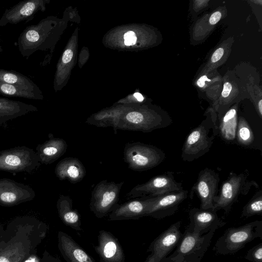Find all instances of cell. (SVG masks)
<instances>
[{"label":"cell","instance_id":"1","mask_svg":"<svg viewBox=\"0 0 262 262\" xmlns=\"http://www.w3.org/2000/svg\"><path fill=\"white\" fill-rule=\"evenodd\" d=\"M48 226L31 215L17 216L9 221L0 243V262H21L45 238Z\"/></svg>","mask_w":262,"mask_h":262},{"label":"cell","instance_id":"2","mask_svg":"<svg viewBox=\"0 0 262 262\" xmlns=\"http://www.w3.org/2000/svg\"><path fill=\"white\" fill-rule=\"evenodd\" d=\"M217 135L216 118L207 117L187 136L182 149V160L190 162L202 157L210 150Z\"/></svg>","mask_w":262,"mask_h":262},{"label":"cell","instance_id":"3","mask_svg":"<svg viewBox=\"0 0 262 262\" xmlns=\"http://www.w3.org/2000/svg\"><path fill=\"white\" fill-rule=\"evenodd\" d=\"M258 237L262 238V221L227 228L216 242L213 250L221 255L233 254Z\"/></svg>","mask_w":262,"mask_h":262},{"label":"cell","instance_id":"4","mask_svg":"<svg viewBox=\"0 0 262 262\" xmlns=\"http://www.w3.org/2000/svg\"><path fill=\"white\" fill-rule=\"evenodd\" d=\"M211 230L201 235L187 227L174 252L163 262H200L214 234Z\"/></svg>","mask_w":262,"mask_h":262},{"label":"cell","instance_id":"5","mask_svg":"<svg viewBox=\"0 0 262 262\" xmlns=\"http://www.w3.org/2000/svg\"><path fill=\"white\" fill-rule=\"evenodd\" d=\"M253 186L258 187L256 182L248 180L246 173L231 172L222 184L212 209L216 211L223 209L228 214L239 196L246 195Z\"/></svg>","mask_w":262,"mask_h":262},{"label":"cell","instance_id":"6","mask_svg":"<svg viewBox=\"0 0 262 262\" xmlns=\"http://www.w3.org/2000/svg\"><path fill=\"white\" fill-rule=\"evenodd\" d=\"M124 161L128 167L135 171H142L152 169L165 159L164 152L151 144L140 142H128L123 151Z\"/></svg>","mask_w":262,"mask_h":262},{"label":"cell","instance_id":"7","mask_svg":"<svg viewBox=\"0 0 262 262\" xmlns=\"http://www.w3.org/2000/svg\"><path fill=\"white\" fill-rule=\"evenodd\" d=\"M40 164L36 152L25 146L0 151V170L2 171L31 172Z\"/></svg>","mask_w":262,"mask_h":262},{"label":"cell","instance_id":"8","mask_svg":"<svg viewBox=\"0 0 262 262\" xmlns=\"http://www.w3.org/2000/svg\"><path fill=\"white\" fill-rule=\"evenodd\" d=\"M183 189L182 183L175 180L173 172L167 171L151 178L143 184L135 186L125 197L129 200L150 198Z\"/></svg>","mask_w":262,"mask_h":262},{"label":"cell","instance_id":"9","mask_svg":"<svg viewBox=\"0 0 262 262\" xmlns=\"http://www.w3.org/2000/svg\"><path fill=\"white\" fill-rule=\"evenodd\" d=\"M171 123V120L169 118L160 114L133 111L120 117L117 129L149 133L165 128Z\"/></svg>","mask_w":262,"mask_h":262},{"label":"cell","instance_id":"10","mask_svg":"<svg viewBox=\"0 0 262 262\" xmlns=\"http://www.w3.org/2000/svg\"><path fill=\"white\" fill-rule=\"evenodd\" d=\"M124 182L116 183L102 180L95 185L91 193L90 208L98 218L111 212L119 200Z\"/></svg>","mask_w":262,"mask_h":262},{"label":"cell","instance_id":"11","mask_svg":"<svg viewBox=\"0 0 262 262\" xmlns=\"http://www.w3.org/2000/svg\"><path fill=\"white\" fill-rule=\"evenodd\" d=\"M181 226V221L174 223L154 239L148 250L151 253L145 262H163L169 256L183 237Z\"/></svg>","mask_w":262,"mask_h":262},{"label":"cell","instance_id":"12","mask_svg":"<svg viewBox=\"0 0 262 262\" xmlns=\"http://www.w3.org/2000/svg\"><path fill=\"white\" fill-rule=\"evenodd\" d=\"M220 180L219 174L214 170L208 167L202 169L190 190L189 198L192 199L196 193L200 200L201 209H212L214 199L218 194Z\"/></svg>","mask_w":262,"mask_h":262},{"label":"cell","instance_id":"13","mask_svg":"<svg viewBox=\"0 0 262 262\" xmlns=\"http://www.w3.org/2000/svg\"><path fill=\"white\" fill-rule=\"evenodd\" d=\"M35 196L29 186L8 178L0 179V205L12 207L30 201Z\"/></svg>","mask_w":262,"mask_h":262},{"label":"cell","instance_id":"14","mask_svg":"<svg viewBox=\"0 0 262 262\" xmlns=\"http://www.w3.org/2000/svg\"><path fill=\"white\" fill-rule=\"evenodd\" d=\"M188 196V191L183 189L152 198L146 216L157 219H163L174 214L180 205Z\"/></svg>","mask_w":262,"mask_h":262},{"label":"cell","instance_id":"15","mask_svg":"<svg viewBox=\"0 0 262 262\" xmlns=\"http://www.w3.org/2000/svg\"><path fill=\"white\" fill-rule=\"evenodd\" d=\"M45 2L42 0H24L5 10L0 19V27L8 24L16 25L19 23L33 19L38 11L45 8Z\"/></svg>","mask_w":262,"mask_h":262},{"label":"cell","instance_id":"16","mask_svg":"<svg viewBox=\"0 0 262 262\" xmlns=\"http://www.w3.org/2000/svg\"><path fill=\"white\" fill-rule=\"evenodd\" d=\"M216 212L212 209L191 208L189 212L190 223L187 227L201 235L211 230L215 231L226 224L218 216Z\"/></svg>","mask_w":262,"mask_h":262},{"label":"cell","instance_id":"17","mask_svg":"<svg viewBox=\"0 0 262 262\" xmlns=\"http://www.w3.org/2000/svg\"><path fill=\"white\" fill-rule=\"evenodd\" d=\"M152 198L137 199L119 205L112 209L109 215L110 221L137 220L146 216Z\"/></svg>","mask_w":262,"mask_h":262},{"label":"cell","instance_id":"18","mask_svg":"<svg viewBox=\"0 0 262 262\" xmlns=\"http://www.w3.org/2000/svg\"><path fill=\"white\" fill-rule=\"evenodd\" d=\"M95 250L102 262H124L125 257L118 240L111 233L101 230Z\"/></svg>","mask_w":262,"mask_h":262},{"label":"cell","instance_id":"19","mask_svg":"<svg viewBox=\"0 0 262 262\" xmlns=\"http://www.w3.org/2000/svg\"><path fill=\"white\" fill-rule=\"evenodd\" d=\"M58 247L67 262H95L70 235L62 231L58 232Z\"/></svg>","mask_w":262,"mask_h":262},{"label":"cell","instance_id":"20","mask_svg":"<svg viewBox=\"0 0 262 262\" xmlns=\"http://www.w3.org/2000/svg\"><path fill=\"white\" fill-rule=\"evenodd\" d=\"M55 174L60 180H68L71 183L80 182L86 174V169L76 158L67 157L60 160L55 168Z\"/></svg>","mask_w":262,"mask_h":262},{"label":"cell","instance_id":"21","mask_svg":"<svg viewBox=\"0 0 262 262\" xmlns=\"http://www.w3.org/2000/svg\"><path fill=\"white\" fill-rule=\"evenodd\" d=\"M66 141L59 138H52L36 148L41 164H50L63 155L67 151Z\"/></svg>","mask_w":262,"mask_h":262},{"label":"cell","instance_id":"22","mask_svg":"<svg viewBox=\"0 0 262 262\" xmlns=\"http://www.w3.org/2000/svg\"><path fill=\"white\" fill-rule=\"evenodd\" d=\"M37 111V107L32 104L0 97V125Z\"/></svg>","mask_w":262,"mask_h":262},{"label":"cell","instance_id":"23","mask_svg":"<svg viewBox=\"0 0 262 262\" xmlns=\"http://www.w3.org/2000/svg\"><path fill=\"white\" fill-rule=\"evenodd\" d=\"M56 207L59 217L65 225L76 230H81L80 215L77 211L73 208V201L69 196L60 194Z\"/></svg>","mask_w":262,"mask_h":262},{"label":"cell","instance_id":"24","mask_svg":"<svg viewBox=\"0 0 262 262\" xmlns=\"http://www.w3.org/2000/svg\"><path fill=\"white\" fill-rule=\"evenodd\" d=\"M236 109L232 108L228 111L217 124L218 135L225 141H234L236 139L237 126Z\"/></svg>","mask_w":262,"mask_h":262},{"label":"cell","instance_id":"25","mask_svg":"<svg viewBox=\"0 0 262 262\" xmlns=\"http://www.w3.org/2000/svg\"><path fill=\"white\" fill-rule=\"evenodd\" d=\"M0 81L41 93L37 85L29 77L13 70L0 69Z\"/></svg>","mask_w":262,"mask_h":262},{"label":"cell","instance_id":"26","mask_svg":"<svg viewBox=\"0 0 262 262\" xmlns=\"http://www.w3.org/2000/svg\"><path fill=\"white\" fill-rule=\"evenodd\" d=\"M0 94L5 96L33 100L42 99L41 93L34 92L2 81H0Z\"/></svg>","mask_w":262,"mask_h":262},{"label":"cell","instance_id":"27","mask_svg":"<svg viewBox=\"0 0 262 262\" xmlns=\"http://www.w3.org/2000/svg\"><path fill=\"white\" fill-rule=\"evenodd\" d=\"M236 139L240 145L245 146L251 145L254 141V136L251 128L243 118H240L238 121Z\"/></svg>","mask_w":262,"mask_h":262},{"label":"cell","instance_id":"28","mask_svg":"<svg viewBox=\"0 0 262 262\" xmlns=\"http://www.w3.org/2000/svg\"><path fill=\"white\" fill-rule=\"evenodd\" d=\"M262 215V190L257 191L243 207L242 217Z\"/></svg>","mask_w":262,"mask_h":262},{"label":"cell","instance_id":"29","mask_svg":"<svg viewBox=\"0 0 262 262\" xmlns=\"http://www.w3.org/2000/svg\"><path fill=\"white\" fill-rule=\"evenodd\" d=\"M245 258L252 262H262V243L249 250Z\"/></svg>","mask_w":262,"mask_h":262},{"label":"cell","instance_id":"30","mask_svg":"<svg viewBox=\"0 0 262 262\" xmlns=\"http://www.w3.org/2000/svg\"><path fill=\"white\" fill-rule=\"evenodd\" d=\"M124 43L126 46L134 45L136 42V36L133 31H128L124 34Z\"/></svg>","mask_w":262,"mask_h":262},{"label":"cell","instance_id":"31","mask_svg":"<svg viewBox=\"0 0 262 262\" xmlns=\"http://www.w3.org/2000/svg\"><path fill=\"white\" fill-rule=\"evenodd\" d=\"M41 262H61V260L56 257H54L50 254L47 251L45 250L42 254L41 258Z\"/></svg>","mask_w":262,"mask_h":262},{"label":"cell","instance_id":"32","mask_svg":"<svg viewBox=\"0 0 262 262\" xmlns=\"http://www.w3.org/2000/svg\"><path fill=\"white\" fill-rule=\"evenodd\" d=\"M224 54V50L222 48H219L215 51L213 53L211 61L213 62H216L218 61L223 56Z\"/></svg>","mask_w":262,"mask_h":262},{"label":"cell","instance_id":"33","mask_svg":"<svg viewBox=\"0 0 262 262\" xmlns=\"http://www.w3.org/2000/svg\"><path fill=\"white\" fill-rule=\"evenodd\" d=\"M73 55V53L71 50H70V49L66 50L64 52V53L62 55V61L64 63H67L69 62L72 58Z\"/></svg>","mask_w":262,"mask_h":262},{"label":"cell","instance_id":"34","mask_svg":"<svg viewBox=\"0 0 262 262\" xmlns=\"http://www.w3.org/2000/svg\"><path fill=\"white\" fill-rule=\"evenodd\" d=\"M21 262H41V258L34 252L25 258Z\"/></svg>","mask_w":262,"mask_h":262},{"label":"cell","instance_id":"35","mask_svg":"<svg viewBox=\"0 0 262 262\" xmlns=\"http://www.w3.org/2000/svg\"><path fill=\"white\" fill-rule=\"evenodd\" d=\"M222 14L220 12L216 11L214 12L209 18V23L211 25L216 24L221 19Z\"/></svg>","mask_w":262,"mask_h":262},{"label":"cell","instance_id":"36","mask_svg":"<svg viewBox=\"0 0 262 262\" xmlns=\"http://www.w3.org/2000/svg\"><path fill=\"white\" fill-rule=\"evenodd\" d=\"M232 89V85L230 83L227 82L224 84L222 95L223 97L226 98L229 95Z\"/></svg>","mask_w":262,"mask_h":262},{"label":"cell","instance_id":"37","mask_svg":"<svg viewBox=\"0 0 262 262\" xmlns=\"http://www.w3.org/2000/svg\"><path fill=\"white\" fill-rule=\"evenodd\" d=\"M206 81H210V80L208 79L206 76H202L198 79L197 84L199 87L202 88L205 84Z\"/></svg>","mask_w":262,"mask_h":262},{"label":"cell","instance_id":"38","mask_svg":"<svg viewBox=\"0 0 262 262\" xmlns=\"http://www.w3.org/2000/svg\"><path fill=\"white\" fill-rule=\"evenodd\" d=\"M5 227L4 225L0 223V243L2 241V239L3 238V236L5 231Z\"/></svg>","mask_w":262,"mask_h":262},{"label":"cell","instance_id":"39","mask_svg":"<svg viewBox=\"0 0 262 262\" xmlns=\"http://www.w3.org/2000/svg\"><path fill=\"white\" fill-rule=\"evenodd\" d=\"M258 112L259 113V115L260 117H261L262 116V100H260L258 102Z\"/></svg>","mask_w":262,"mask_h":262},{"label":"cell","instance_id":"40","mask_svg":"<svg viewBox=\"0 0 262 262\" xmlns=\"http://www.w3.org/2000/svg\"><path fill=\"white\" fill-rule=\"evenodd\" d=\"M134 95L139 101H142L144 99L142 95L139 93H135Z\"/></svg>","mask_w":262,"mask_h":262},{"label":"cell","instance_id":"41","mask_svg":"<svg viewBox=\"0 0 262 262\" xmlns=\"http://www.w3.org/2000/svg\"><path fill=\"white\" fill-rule=\"evenodd\" d=\"M3 51V49L0 44V53H2Z\"/></svg>","mask_w":262,"mask_h":262},{"label":"cell","instance_id":"42","mask_svg":"<svg viewBox=\"0 0 262 262\" xmlns=\"http://www.w3.org/2000/svg\"><path fill=\"white\" fill-rule=\"evenodd\" d=\"M0 12H1V11H0Z\"/></svg>","mask_w":262,"mask_h":262}]
</instances>
